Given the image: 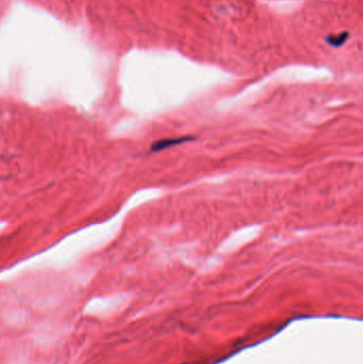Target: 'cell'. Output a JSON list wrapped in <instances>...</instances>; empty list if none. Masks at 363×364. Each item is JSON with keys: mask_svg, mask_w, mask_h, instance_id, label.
I'll return each instance as SVG.
<instances>
[{"mask_svg": "<svg viewBox=\"0 0 363 364\" xmlns=\"http://www.w3.org/2000/svg\"><path fill=\"white\" fill-rule=\"evenodd\" d=\"M192 137H182V138H177V139H171V140H160V142H157L155 144L152 145L151 150L152 151H160L168 148V147L174 146V145H179L185 142H189V140H192Z\"/></svg>", "mask_w": 363, "mask_h": 364, "instance_id": "1", "label": "cell"}, {"mask_svg": "<svg viewBox=\"0 0 363 364\" xmlns=\"http://www.w3.org/2000/svg\"><path fill=\"white\" fill-rule=\"evenodd\" d=\"M348 37V32H342L339 35H330L326 38V41L329 45L333 47H340L344 44Z\"/></svg>", "mask_w": 363, "mask_h": 364, "instance_id": "2", "label": "cell"}]
</instances>
